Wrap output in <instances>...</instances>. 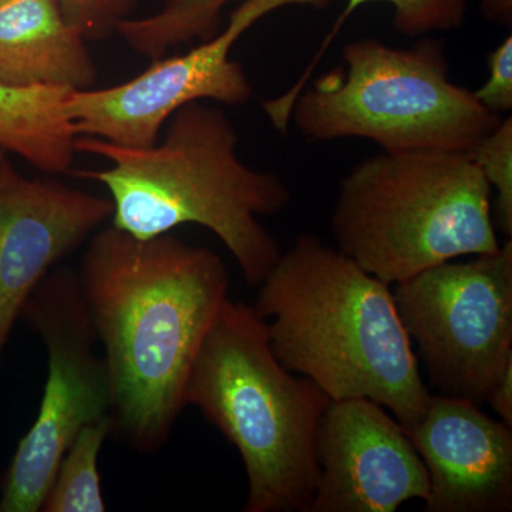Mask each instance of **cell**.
I'll list each match as a JSON object with an SVG mask.
<instances>
[{"label": "cell", "instance_id": "obj_11", "mask_svg": "<svg viewBox=\"0 0 512 512\" xmlns=\"http://www.w3.org/2000/svg\"><path fill=\"white\" fill-rule=\"evenodd\" d=\"M111 215L110 198L25 177L0 150V367L36 286Z\"/></svg>", "mask_w": 512, "mask_h": 512}, {"label": "cell", "instance_id": "obj_6", "mask_svg": "<svg viewBox=\"0 0 512 512\" xmlns=\"http://www.w3.org/2000/svg\"><path fill=\"white\" fill-rule=\"evenodd\" d=\"M342 56L343 67L305 87L293 104L291 121L306 140L363 138L384 153H470L503 120L451 82L439 39L403 49L366 37Z\"/></svg>", "mask_w": 512, "mask_h": 512}, {"label": "cell", "instance_id": "obj_10", "mask_svg": "<svg viewBox=\"0 0 512 512\" xmlns=\"http://www.w3.org/2000/svg\"><path fill=\"white\" fill-rule=\"evenodd\" d=\"M309 512H396L426 501L429 474L409 434L369 399L335 400L320 424Z\"/></svg>", "mask_w": 512, "mask_h": 512}, {"label": "cell", "instance_id": "obj_5", "mask_svg": "<svg viewBox=\"0 0 512 512\" xmlns=\"http://www.w3.org/2000/svg\"><path fill=\"white\" fill-rule=\"evenodd\" d=\"M491 198L468 153L383 151L340 181L332 235L342 254L396 285L458 256L498 251Z\"/></svg>", "mask_w": 512, "mask_h": 512}, {"label": "cell", "instance_id": "obj_21", "mask_svg": "<svg viewBox=\"0 0 512 512\" xmlns=\"http://www.w3.org/2000/svg\"><path fill=\"white\" fill-rule=\"evenodd\" d=\"M487 403L491 404L504 424L512 427V365L505 370L504 375L491 390Z\"/></svg>", "mask_w": 512, "mask_h": 512}, {"label": "cell", "instance_id": "obj_8", "mask_svg": "<svg viewBox=\"0 0 512 512\" xmlns=\"http://www.w3.org/2000/svg\"><path fill=\"white\" fill-rule=\"evenodd\" d=\"M20 318L45 343L47 380L35 423L19 441L0 488V512L42 511L66 448L113 409L109 370L94 350L96 333L77 272H49Z\"/></svg>", "mask_w": 512, "mask_h": 512}, {"label": "cell", "instance_id": "obj_2", "mask_svg": "<svg viewBox=\"0 0 512 512\" xmlns=\"http://www.w3.org/2000/svg\"><path fill=\"white\" fill-rule=\"evenodd\" d=\"M276 359L308 377L332 402L369 399L404 430L423 417L431 393L394 303L392 285L302 234L259 285L252 306Z\"/></svg>", "mask_w": 512, "mask_h": 512}, {"label": "cell", "instance_id": "obj_9", "mask_svg": "<svg viewBox=\"0 0 512 512\" xmlns=\"http://www.w3.org/2000/svg\"><path fill=\"white\" fill-rule=\"evenodd\" d=\"M332 0H245L228 25L184 55L158 57L134 79L104 89L73 90L67 113L77 137L126 147L153 146L171 116L194 101L244 106L254 90L241 64L231 59L239 37L286 6L323 9Z\"/></svg>", "mask_w": 512, "mask_h": 512}, {"label": "cell", "instance_id": "obj_7", "mask_svg": "<svg viewBox=\"0 0 512 512\" xmlns=\"http://www.w3.org/2000/svg\"><path fill=\"white\" fill-rule=\"evenodd\" d=\"M404 330L441 396L480 404L512 365V242L392 285Z\"/></svg>", "mask_w": 512, "mask_h": 512}, {"label": "cell", "instance_id": "obj_14", "mask_svg": "<svg viewBox=\"0 0 512 512\" xmlns=\"http://www.w3.org/2000/svg\"><path fill=\"white\" fill-rule=\"evenodd\" d=\"M73 89L0 80V150L49 174L72 171L76 131L67 113Z\"/></svg>", "mask_w": 512, "mask_h": 512}, {"label": "cell", "instance_id": "obj_15", "mask_svg": "<svg viewBox=\"0 0 512 512\" xmlns=\"http://www.w3.org/2000/svg\"><path fill=\"white\" fill-rule=\"evenodd\" d=\"M231 0H164L153 15L127 18L116 33L138 55L154 60L171 47L211 39L220 32L221 13Z\"/></svg>", "mask_w": 512, "mask_h": 512}, {"label": "cell", "instance_id": "obj_4", "mask_svg": "<svg viewBox=\"0 0 512 512\" xmlns=\"http://www.w3.org/2000/svg\"><path fill=\"white\" fill-rule=\"evenodd\" d=\"M330 403L318 384L276 359L252 306L225 299L192 363L184 404L237 448L248 478L245 512H309Z\"/></svg>", "mask_w": 512, "mask_h": 512}, {"label": "cell", "instance_id": "obj_13", "mask_svg": "<svg viewBox=\"0 0 512 512\" xmlns=\"http://www.w3.org/2000/svg\"><path fill=\"white\" fill-rule=\"evenodd\" d=\"M86 37L57 0H0V80L13 86L92 89Z\"/></svg>", "mask_w": 512, "mask_h": 512}, {"label": "cell", "instance_id": "obj_3", "mask_svg": "<svg viewBox=\"0 0 512 512\" xmlns=\"http://www.w3.org/2000/svg\"><path fill=\"white\" fill-rule=\"evenodd\" d=\"M165 127L163 140L148 147L77 137V153L110 165L70 173L107 188L114 228L148 239L200 225L234 256L247 284L261 285L282 251L259 220L291 204L288 185L239 158L237 130L220 107L194 101L175 111Z\"/></svg>", "mask_w": 512, "mask_h": 512}, {"label": "cell", "instance_id": "obj_19", "mask_svg": "<svg viewBox=\"0 0 512 512\" xmlns=\"http://www.w3.org/2000/svg\"><path fill=\"white\" fill-rule=\"evenodd\" d=\"M57 3L86 40H101L116 33L117 26L131 18L137 0H57Z\"/></svg>", "mask_w": 512, "mask_h": 512}, {"label": "cell", "instance_id": "obj_20", "mask_svg": "<svg viewBox=\"0 0 512 512\" xmlns=\"http://www.w3.org/2000/svg\"><path fill=\"white\" fill-rule=\"evenodd\" d=\"M488 70L487 82L473 93L485 109L501 116L512 110V35L488 55Z\"/></svg>", "mask_w": 512, "mask_h": 512}, {"label": "cell", "instance_id": "obj_17", "mask_svg": "<svg viewBox=\"0 0 512 512\" xmlns=\"http://www.w3.org/2000/svg\"><path fill=\"white\" fill-rule=\"evenodd\" d=\"M384 2L392 6L393 26L397 32L404 36L417 37L431 35V33L451 32L464 25L467 15V0H348L345 9L340 13L339 19L333 25L332 32L323 40L318 53L313 57L311 64L293 83L291 89L281 94V101L285 106H292L299 94L311 82L312 72L325 55L333 37L338 35L343 23L367 3Z\"/></svg>", "mask_w": 512, "mask_h": 512}, {"label": "cell", "instance_id": "obj_18", "mask_svg": "<svg viewBox=\"0 0 512 512\" xmlns=\"http://www.w3.org/2000/svg\"><path fill=\"white\" fill-rule=\"evenodd\" d=\"M471 160L495 192L494 222L511 239L512 235V119L501 120L473 150Z\"/></svg>", "mask_w": 512, "mask_h": 512}, {"label": "cell", "instance_id": "obj_12", "mask_svg": "<svg viewBox=\"0 0 512 512\" xmlns=\"http://www.w3.org/2000/svg\"><path fill=\"white\" fill-rule=\"evenodd\" d=\"M511 429L470 400L431 394L423 417L407 430L429 474L426 511H511Z\"/></svg>", "mask_w": 512, "mask_h": 512}, {"label": "cell", "instance_id": "obj_1", "mask_svg": "<svg viewBox=\"0 0 512 512\" xmlns=\"http://www.w3.org/2000/svg\"><path fill=\"white\" fill-rule=\"evenodd\" d=\"M77 278L109 370L113 433L154 453L173 433L192 363L228 298L227 266L174 235L140 239L111 225Z\"/></svg>", "mask_w": 512, "mask_h": 512}, {"label": "cell", "instance_id": "obj_22", "mask_svg": "<svg viewBox=\"0 0 512 512\" xmlns=\"http://www.w3.org/2000/svg\"><path fill=\"white\" fill-rule=\"evenodd\" d=\"M480 8L488 22L511 28L512 0H480Z\"/></svg>", "mask_w": 512, "mask_h": 512}, {"label": "cell", "instance_id": "obj_16", "mask_svg": "<svg viewBox=\"0 0 512 512\" xmlns=\"http://www.w3.org/2000/svg\"><path fill=\"white\" fill-rule=\"evenodd\" d=\"M113 417L87 424L66 448L47 491L43 512H103L107 510L100 488L99 457L113 434Z\"/></svg>", "mask_w": 512, "mask_h": 512}]
</instances>
